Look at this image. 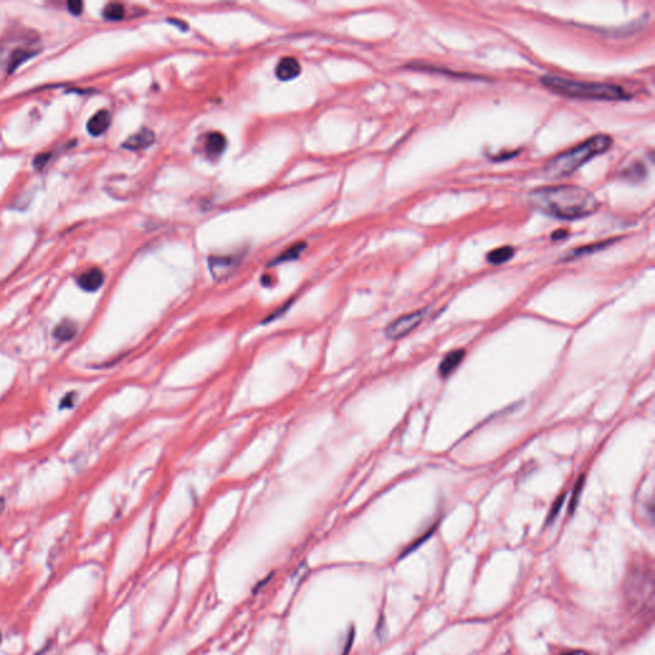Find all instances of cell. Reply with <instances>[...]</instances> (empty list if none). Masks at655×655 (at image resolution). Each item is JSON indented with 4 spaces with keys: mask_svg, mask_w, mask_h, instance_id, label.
Instances as JSON below:
<instances>
[{
    "mask_svg": "<svg viewBox=\"0 0 655 655\" xmlns=\"http://www.w3.org/2000/svg\"><path fill=\"white\" fill-rule=\"evenodd\" d=\"M528 198L539 212L564 220L585 218L599 209V201L594 193L572 184L542 187L533 191Z\"/></svg>",
    "mask_w": 655,
    "mask_h": 655,
    "instance_id": "obj_1",
    "label": "cell"
},
{
    "mask_svg": "<svg viewBox=\"0 0 655 655\" xmlns=\"http://www.w3.org/2000/svg\"><path fill=\"white\" fill-rule=\"evenodd\" d=\"M612 137L606 134H597L592 139L578 145L576 148L564 151L553 158L545 167V174L549 178L570 176L584 164L594 158L604 154L612 146Z\"/></svg>",
    "mask_w": 655,
    "mask_h": 655,
    "instance_id": "obj_2",
    "label": "cell"
},
{
    "mask_svg": "<svg viewBox=\"0 0 655 655\" xmlns=\"http://www.w3.org/2000/svg\"><path fill=\"white\" fill-rule=\"evenodd\" d=\"M542 84L552 91L568 98L584 100L617 101L628 98L626 91L618 85L602 82H581L557 76H544Z\"/></svg>",
    "mask_w": 655,
    "mask_h": 655,
    "instance_id": "obj_3",
    "label": "cell"
},
{
    "mask_svg": "<svg viewBox=\"0 0 655 655\" xmlns=\"http://www.w3.org/2000/svg\"><path fill=\"white\" fill-rule=\"evenodd\" d=\"M37 40H34L32 36H23L15 39L9 36L8 40H3L0 44V61H6L7 71L9 73L15 71V68L34 57L39 53V46H36Z\"/></svg>",
    "mask_w": 655,
    "mask_h": 655,
    "instance_id": "obj_4",
    "label": "cell"
},
{
    "mask_svg": "<svg viewBox=\"0 0 655 655\" xmlns=\"http://www.w3.org/2000/svg\"><path fill=\"white\" fill-rule=\"evenodd\" d=\"M426 317V309L417 310L411 314H406L395 319L393 323L388 325L386 329V336L390 339H401L409 336L411 331H415L419 325L423 323Z\"/></svg>",
    "mask_w": 655,
    "mask_h": 655,
    "instance_id": "obj_5",
    "label": "cell"
},
{
    "mask_svg": "<svg viewBox=\"0 0 655 655\" xmlns=\"http://www.w3.org/2000/svg\"><path fill=\"white\" fill-rule=\"evenodd\" d=\"M154 141H155L154 132L146 128H142L125 141L123 148H129V150H142V148L151 146Z\"/></svg>",
    "mask_w": 655,
    "mask_h": 655,
    "instance_id": "obj_6",
    "label": "cell"
},
{
    "mask_svg": "<svg viewBox=\"0 0 655 655\" xmlns=\"http://www.w3.org/2000/svg\"><path fill=\"white\" fill-rule=\"evenodd\" d=\"M301 72V65L298 61L292 57H286L281 59V62L276 65V77L281 81H289L296 78Z\"/></svg>",
    "mask_w": 655,
    "mask_h": 655,
    "instance_id": "obj_7",
    "label": "cell"
},
{
    "mask_svg": "<svg viewBox=\"0 0 655 655\" xmlns=\"http://www.w3.org/2000/svg\"><path fill=\"white\" fill-rule=\"evenodd\" d=\"M104 283V274L103 272L98 268H92L85 272L84 274L80 275L78 278V284L82 289L87 292H95L103 286Z\"/></svg>",
    "mask_w": 655,
    "mask_h": 655,
    "instance_id": "obj_8",
    "label": "cell"
},
{
    "mask_svg": "<svg viewBox=\"0 0 655 655\" xmlns=\"http://www.w3.org/2000/svg\"><path fill=\"white\" fill-rule=\"evenodd\" d=\"M112 115L108 110H99L87 122V131L91 136H100L106 134V129L110 126Z\"/></svg>",
    "mask_w": 655,
    "mask_h": 655,
    "instance_id": "obj_9",
    "label": "cell"
},
{
    "mask_svg": "<svg viewBox=\"0 0 655 655\" xmlns=\"http://www.w3.org/2000/svg\"><path fill=\"white\" fill-rule=\"evenodd\" d=\"M466 351L462 350V348H458V350H453L451 352L448 353L440 362L439 365V374L445 378L448 375H451L458 367L459 364L464 361L465 359Z\"/></svg>",
    "mask_w": 655,
    "mask_h": 655,
    "instance_id": "obj_10",
    "label": "cell"
},
{
    "mask_svg": "<svg viewBox=\"0 0 655 655\" xmlns=\"http://www.w3.org/2000/svg\"><path fill=\"white\" fill-rule=\"evenodd\" d=\"M227 148L226 136L220 132H212L208 136L205 150L210 156L220 155Z\"/></svg>",
    "mask_w": 655,
    "mask_h": 655,
    "instance_id": "obj_11",
    "label": "cell"
},
{
    "mask_svg": "<svg viewBox=\"0 0 655 655\" xmlns=\"http://www.w3.org/2000/svg\"><path fill=\"white\" fill-rule=\"evenodd\" d=\"M613 241H608V242H600V243H594V245H587V246L580 247V248H576L575 251H571L570 254L567 255L564 257V260H573V259H578V257H583L585 255L594 254V253H598L600 250L606 248V247L609 246L612 243Z\"/></svg>",
    "mask_w": 655,
    "mask_h": 655,
    "instance_id": "obj_12",
    "label": "cell"
},
{
    "mask_svg": "<svg viewBox=\"0 0 655 655\" xmlns=\"http://www.w3.org/2000/svg\"><path fill=\"white\" fill-rule=\"evenodd\" d=\"M514 250L511 246H503L500 247V248H495L493 251H490L488 254V261L493 265H500V264H504L507 262L509 259H512L514 256Z\"/></svg>",
    "mask_w": 655,
    "mask_h": 655,
    "instance_id": "obj_13",
    "label": "cell"
},
{
    "mask_svg": "<svg viewBox=\"0 0 655 655\" xmlns=\"http://www.w3.org/2000/svg\"><path fill=\"white\" fill-rule=\"evenodd\" d=\"M76 325L73 324L72 322H63L61 324L58 325L54 331V337L58 339V341H62V342H65V341H70V339L73 338L76 336Z\"/></svg>",
    "mask_w": 655,
    "mask_h": 655,
    "instance_id": "obj_14",
    "label": "cell"
},
{
    "mask_svg": "<svg viewBox=\"0 0 655 655\" xmlns=\"http://www.w3.org/2000/svg\"><path fill=\"white\" fill-rule=\"evenodd\" d=\"M103 13L108 21H120L125 17V7L120 3H110L104 8Z\"/></svg>",
    "mask_w": 655,
    "mask_h": 655,
    "instance_id": "obj_15",
    "label": "cell"
},
{
    "mask_svg": "<svg viewBox=\"0 0 655 655\" xmlns=\"http://www.w3.org/2000/svg\"><path fill=\"white\" fill-rule=\"evenodd\" d=\"M305 247H306V245L303 243V242H301V243H296V245H293L292 247H289L288 250H286L282 255H279V257H278L273 264H279V262L295 260V259H297V257L300 256V254L303 253V250H305Z\"/></svg>",
    "mask_w": 655,
    "mask_h": 655,
    "instance_id": "obj_16",
    "label": "cell"
},
{
    "mask_svg": "<svg viewBox=\"0 0 655 655\" xmlns=\"http://www.w3.org/2000/svg\"><path fill=\"white\" fill-rule=\"evenodd\" d=\"M585 483V475H580L576 484L573 486V493H572V498H571L570 503V512L575 511V508L578 506V500H580V495L583 493V488H584Z\"/></svg>",
    "mask_w": 655,
    "mask_h": 655,
    "instance_id": "obj_17",
    "label": "cell"
},
{
    "mask_svg": "<svg viewBox=\"0 0 655 655\" xmlns=\"http://www.w3.org/2000/svg\"><path fill=\"white\" fill-rule=\"evenodd\" d=\"M564 500H566V494H562V495H559L557 498L556 502L552 506L549 514H548V522L553 521L556 519L557 514H559V511H561V508L564 507Z\"/></svg>",
    "mask_w": 655,
    "mask_h": 655,
    "instance_id": "obj_18",
    "label": "cell"
},
{
    "mask_svg": "<svg viewBox=\"0 0 655 655\" xmlns=\"http://www.w3.org/2000/svg\"><path fill=\"white\" fill-rule=\"evenodd\" d=\"M82 8H84V4L81 1H70L68 3V9L73 15H80L82 12Z\"/></svg>",
    "mask_w": 655,
    "mask_h": 655,
    "instance_id": "obj_19",
    "label": "cell"
},
{
    "mask_svg": "<svg viewBox=\"0 0 655 655\" xmlns=\"http://www.w3.org/2000/svg\"><path fill=\"white\" fill-rule=\"evenodd\" d=\"M49 156V154H46V155H45V154H42V155L37 156L35 159V162H34V165H35L36 168H43L44 165L48 162Z\"/></svg>",
    "mask_w": 655,
    "mask_h": 655,
    "instance_id": "obj_20",
    "label": "cell"
},
{
    "mask_svg": "<svg viewBox=\"0 0 655 655\" xmlns=\"http://www.w3.org/2000/svg\"><path fill=\"white\" fill-rule=\"evenodd\" d=\"M561 655H590L589 653H586L584 650H571V651H566V653H562Z\"/></svg>",
    "mask_w": 655,
    "mask_h": 655,
    "instance_id": "obj_21",
    "label": "cell"
},
{
    "mask_svg": "<svg viewBox=\"0 0 655 655\" xmlns=\"http://www.w3.org/2000/svg\"><path fill=\"white\" fill-rule=\"evenodd\" d=\"M0 640H1V636H0Z\"/></svg>",
    "mask_w": 655,
    "mask_h": 655,
    "instance_id": "obj_22",
    "label": "cell"
}]
</instances>
